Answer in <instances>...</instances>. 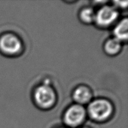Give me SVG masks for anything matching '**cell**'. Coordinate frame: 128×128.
<instances>
[{"instance_id":"obj_1","label":"cell","mask_w":128,"mask_h":128,"mask_svg":"<svg viewBox=\"0 0 128 128\" xmlns=\"http://www.w3.org/2000/svg\"><path fill=\"white\" fill-rule=\"evenodd\" d=\"M88 105L86 109L88 116L97 123L107 122L114 114V105L111 101L106 98L94 99Z\"/></svg>"},{"instance_id":"obj_2","label":"cell","mask_w":128,"mask_h":128,"mask_svg":"<svg viewBox=\"0 0 128 128\" xmlns=\"http://www.w3.org/2000/svg\"><path fill=\"white\" fill-rule=\"evenodd\" d=\"M57 93L49 80H44L33 90L32 100L40 109L48 110L53 108L57 102Z\"/></svg>"},{"instance_id":"obj_3","label":"cell","mask_w":128,"mask_h":128,"mask_svg":"<svg viewBox=\"0 0 128 128\" xmlns=\"http://www.w3.org/2000/svg\"><path fill=\"white\" fill-rule=\"evenodd\" d=\"M22 40L16 34L6 32L0 35V52L8 57H14L23 52Z\"/></svg>"},{"instance_id":"obj_4","label":"cell","mask_w":128,"mask_h":128,"mask_svg":"<svg viewBox=\"0 0 128 128\" xmlns=\"http://www.w3.org/2000/svg\"><path fill=\"white\" fill-rule=\"evenodd\" d=\"M87 112L84 106L78 104H72L67 108L62 116V121L69 128H80L86 121Z\"/></svg>"},{"instance_id":"obj_5","label":"cell","mask_w":128,"mask_h":128,"mask_svg":"<svg viewBox=\"0 0 128 128\" xmlns=\"http://www.w3.org/2000/svg\"><path fill=\"white\" fill-rule=\"evenodd\" d=\"M119 18V11L112 5H103L96 11L94 23L101 28H108L114 24Z\"/></svg>"},{"instance_id":"obj_6","label":"cell","mask_w":128,"mask_h":128,"mask_svg":"<svg viewBox=\"0 0 128 128\" xmlns=\"http://www.w3.org/2000/svg\"><path fill=\"white\" fill-rule=\"evenodd\" d=\"M92 90L87 85H79L72 91V97L75 103L82 106L88 104L92 100Z\"/></svg>"},{"instance_id":"obj_7","label":"cell","mask_w":128,"mask_h":128,"mask_svg":"<svg viewBox=\"0 0 128 128\" xmlns=\"http://www.w3.org/2000/svg\"><path fill=\"white\" fill-rule=\"evenodd\" d=\"M122 48V42L114 37L108 39L103 45L105 53L110 56H114L120 53Z\"/></svg>"},{"instance_id":"obj_8","label":"cell","mask_w":128,"mask_h":128,"mask_svg":"<svg viewBox=\"0 0 128 128\" xmlns=\"http://www.w3.org/2000/svg\"><path fill=\"white\" fill-rule=\"evenodd\" d=\"M128 20L126 18L118 22L114 27L113 31H112L113 37L120 40L122 43L124 42H126L128 40Z\"/></svg>"},{"instance_id":"obj_9","label":"cell","mask_w":128,"mask_h":128,"mask_svg":"<svg viewBox=\"0 0 128 128\" xmlns=\"http://www.w3.org/2000/svg\"><path fill=\"white\" fill-rule=\"evenodd\" d=\"M96 11L92 7L86 6L81 9L79 12V19L86 24H91L94 22Z\"/></svg>"},{"instance_id":"obj_10","label":"cell","mask_w":128,"mask_h":128,"mask_svg":"<svg viewBox=\"0 0 128 128\" xmlns=\"http://www.w3.org/2000/svg\"><path fill=\"white\" fill-rule=\"evenodd\" d=\"M114 5L112 6L118 10H126L128 7V1H114L112 2Z\"/></svg>"},{"instance_id":"obj_11","label":"cell","mask_w":128,"mask_h":128,"mask_svg":"<svg viewBox=\"0 0 128 128\" xmlns=\"http://www.w3.org/2000/svg\"><path fill=\"white\" fill-rule=\"evenodd\" d=\"M91 128L87 127V126H84V127H81V128Z\"/></svg>"},{"instance_id":"obj_12","label":"cell","mask_w":128,"mask_h":128,"mask_svg":"<svg viewBox=\"0 0 128 128\" xmlns=\"http://www.w3.org/2000/svg\"><path fill=\"white\" fill-rule=\"evenodd\" d=\"M67 128L62 127V126H59V127H57V128Z\"/></svg>"}]
</instances>
